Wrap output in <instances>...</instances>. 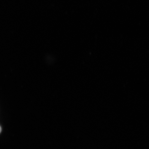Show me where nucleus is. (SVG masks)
I'll list each match as a JSON object with an SVG mask.
<instances>
[{
	"label": "nucleus",
	"instance_id": "1",
	"mask_svg": "<svg viewBox=\"0 0 149 149\" xmlns=\"http://www.w3.org/2000/svg\"><path fill=\"white\" fill-rule=\"evenodd\" d=\"M1 126H0V133H1Z\"/></svg>",
	"mask_w": 149,
	"mask_h": 149
}]
</instances>
